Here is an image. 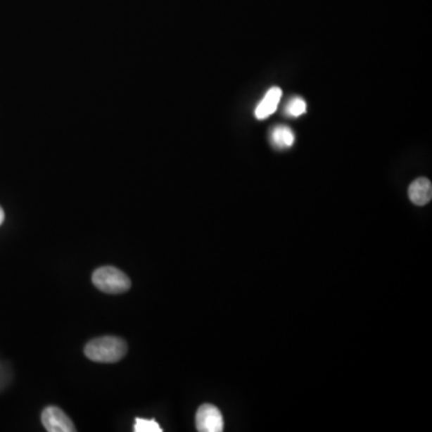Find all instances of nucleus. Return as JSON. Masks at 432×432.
I'll list each match as a JSON object with an SVG mask.
<instances>
[{"instance_id": "3", "label": "nucleus", "mask_w": 432, "mask_h": 432, "mask_svg": "<svg viewBox=\"0 0 432 432\" xmlns=\"http://www.w3.org/2000/svg\"><path fill=\"white\" fill-rule=\"evenodd\" d=\"M196 428L201 432H221L224 430V417L212 405H202L196 413Z\"/></svg>"}, {"instance_id": "2", "label": "nucleus", "mask_w": 432, "mask_h": 432, "mask_svg": "<svg viewBox=\"0 0 432 432\" xmlns=\"http://www.w3.org/2000/svg\"><path fill=\"white\" fill-rule=\"evenodd\" d=\"M91 280L95 287L105 293H125L131 287L130 279L127 274L110 265L95 270Z\"/></svg>"}, {"instance_id": "10", "label": "nucleus", "mask_w": 432, "mask_h": 432, "mask_svg": "<svg viewBox=\"0 0 432 432\" xmlns=\"http://www.w3.org/2000/svg\"><path fill=\"white\" fill-rule=\"evenodd\" d=\"M4 220H5V212H4V210H3V208L0 207V224H3V222H4Z\"/></svg>"}, {"instance_id": "5", "label": "nucleus", "mask_w": 432, "mask_h": 432, "mask_svg": "<svg viewBox=\"0 0 432 432\" xmlns=\"http://www.w3.org/2000/svg\"><path fill=\"white\" fill-rule=\"evenodd\" d=\"M282 91L279 87H273L268 90V93L262 99V101L257 105L255 115L258 120H265L277 112V106L281 100Z\"/></svg>"}, {"instance_id": "9", "label": "nucleus", "mask_w": 432, "mask_h": 432, "mask_svg": "<svg viewBox=\"0 0 432 432\" xmlns=\"http://www.w3.org/2000/svg\"><path fill=\"white\" fill-rule=\"evenodd\" d=\"M136 432H161L163 428L156 423L155 420L136 419Z\"/></svg>"}, {"instance_id": "1", "label": "nucleus", "mask_w": 432, "mask_h": 432, "mask_svg": "<svg viewBox=\"0 0 432 432\" xmlns=\"http://www.w3.org/2000/svg\"><path fill=\"white\" fill-rule=\"evenodd\" d=\"M127 352V343L117 336L94 338L84 348L87 358L96 363H115L124 358Z\"/></svg>"}, {"instance_id": "7", "label": "nucleus", "mask_w": 432, "mask_h": 432, "mask_svg": "<svg viewBox=\"0 0 432 432\" xmlns=\"http://www.w3.org/2000/svg\"><path fill=\"white\" fill-rule=\"evenodd\" d=\"M270 141L277 149L291 148L294 143L293 131L285 125H277L270 132Z\"/></svg>"}, {"instance_id": "6", "label": "nucleus", "mask_w": 432, "mask_h": 432, "mask_svg": "<svg viewBox=\"0 0 432 432\" xmlns=\"http://www.w3.org/2000/svg\"><path fill=\"white\" fill-rule=\"evenodd\" d=\"M408 196L416 205H425L432 198V185L426 178H418L408 188Z\"/></svg>"}, {"instance_id": "8", "label": "nucleus", "mask_w": 432, "mask_h": 432, "mask_svg": "<svg viewBox=\"0 0 432 432\" xmlns=\"http://www.w3.org/2000/svg\"><path fill=\"white\" fill-rule=\"evenodd\" d=\"M306 112V103L302 98L291 99L286 106V115L290 117H299Z\"/></svg>"}, {"instance_id": "4", "label": "nucleus", "mask_w": 432, "mask_h": 432, "mask_svg": "<svg viewBox=\"0 0 432 432\" xmlns=\"http://www.w3.org/2000/svg\"><path fill=\"white\" fill-rule=\"evenodd\" d=\"M41 420L46 430L49 432L76 431L72 420L70 419L61 408L53 407V406L45 408L41 416Z\"/></svg>"}]
</instances>
